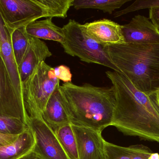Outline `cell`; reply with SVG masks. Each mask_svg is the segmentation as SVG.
I'll list each match as a JSON object with an SVG mask.
<instances>
[{
	"label": "cell",
	"mask_w": 159,
	"mask_h": 159,
	"mask_svg": "<svg viewBox=\"0 0 159 159\" xmlns=\"http://www.w3.org/2000/svg\"><path fill=\"white\" fill-rule=\"evenodd\" d=\"M115 96L111 126L126 135L159 143V111L148 95L139 91L120 73L106 72Z\"/></svg>",
	"instance_id": "1"
},
{
	"label": "cell",
	"mask_w": 159,
	"mask_h": 159,
	"mask_svg": "<svg viewBox=\"0 0 159 159\" xmlns=\"http://www.w3.org/2000/svg\"><path fill=\"white\" fill-rule=\"evenodd\" d=\"M59 90L71 124L100 132L111 126L115 107L112 86L68 82L60 85Z\"/></svg>",
	"instance_id": "2"
},
{
	"label": "cell",
	"mask_w": 159,
	"mask_h": 159,
	"mask_svg": "<svg viewBox=\"0 0 159 159\" xmlns=\"http://www.w3.org/2000/svg\"><path fill=\"white\" fill-rule=\"evenodd\" d=\"M111 62L137 89L149 95L159 89V44L104 46Z\"/></svg>",
	"instance_id": "3"
},
{
	"label": "cell",
	"mask_w": 159,
	"mask_h": 159,
	"mask_svg": "<svg viewBox=\"0 0 159 159\" xmlns=\"http://www.w3.org/2000/svg\"><path fill=\"white\" fill-rule=\"evenodd\" d=\"M60 86L55 68L43 62L22 84L23 104L29 119L42 117L48 102Z\"/></svg>",
	"instance_id": "4"
},
{
	"label": "cell",
	"mask_w": 159,
	"mask_h": 159,
	"mask_svg": "<svg viewBox=\"0 0 159 159\" xmlns=\"http://www.w3.org/2000/svg\"><path fill=\"white\" fill-rule=\"evenodd\" d=\"M62 29L64 38L61 45L65 53L78 57L84 62L100 64L119 72L105 52L104 46L87 34L83 24L70 19Z\"/></svg>",
	"instance_id": "5"
},
{
	"label": "cell",
	"mask_w": 159,
	"mask_h": 159,
	"mask_svg": "<svg viewBox=\"0 0 159 159\" xmlns=\"http://www.w3.org/2000/svg\"><path fill=\"white\" fill-rule=\"evenodd\" d=\"M0 14L12 32L41 18H48L39 0H0Z\"/></svg>",
	"instance_id": "6"
},
{
	"label": "cell",
	"mask_w": 159,
	"mask_h": 159,
	"mask_svg": "<svg viewBox=\"0 0 159 159\" xmlns=\"http://www.w3.org/2000/svg\"><path fill=\"white\" fill-rule=\"evenodd\" d=\"M28 126L34 135L33 151L43 159H70L63 150L55 132L42 117L29 119Z\"/></svg>",
	"instance_id": "7"
},
{
	"label": "cell",
	"mask_w": 159,
	"mask_h": 159,
	"mask_svg": "<svg viewBox=\"0 0 159 159\" xmlns=\"http://www.w3.org/2000/svg\"><path fill=\"white\" fill-rule=\"evenodd\" d=\"M0 116L16 118L28 125L29 117L0 53Z\"/></svg>",
	"instance_id": "8"
},
{
	"label": "cell",
	"mask_w": 159,
	"mask_h": 159,
	"mask_svg": "<svg viewBox=\"0 0 159 159\" xmlns=\"http://www.w3.org/2000/svg\"><path fill=\"white\" fill-rule=\"evenodd\" d=\"M77 143L79 159H106L104 139L102 132L72 125Z\"/></svg>",
	"instance_id": "9"
},
{
	"label": "cell",
	"mask_w": 159,
	"mask_h": 159,
	"mask_svg": "<svg viewBox=\"0 0 159 159\" xmlns=\"http://www.w3.org/2000/svg\"><path fill=\"white\" fill-rule=\"evenodd\" d=\"M122 26L126 43L159 44V30L145 16H134L129 23Z\"/></svg>",
	"instance_id": "10"
},
{
	"label": "cell",
	"mask_w": 159,
	"mask_h": 159,
	"mask_svg": "<svg viewBox=\"0 0 159 159\" xmlns=\"http://www.w3.org/2000/svg\"><path fill=\"white\" fill-rule=\"evenodd\" d=\"M88 35L103 46L125 44L122 26L107 19L98 20L83 24Z\"/></svg>",
	"instance_id": "11"
},
{
	"label": "cell",
	"mask_w": 159,
	"mask_h": 159,
	"mask_svg": "<svg viewBox=\"0 0 159 159\" xmlns=\"http://www.w3.org/2000/svg\"><path fill=\"white\" fill-rule=\"evenodd\" d=\"M52 56V53L44 42L30 36L28 49L18 67L22 84L29 78L40 63Z\"/></svg>",
	"instance_id": "12"
},
{
	"label": "cell",
	"mask_w": 159,
	"mask_h": 159,
	"mask_svg": "<svg viewBox=\"0 0 159 159\" xmlns=\"http://www.w3.org/2000/svg\"><path fill=\"white\" fill-rule=\"evenodd\" d=\"M11 33L6 26L0 14V53L5 63L15 89L22 98V82L12 49Z\"/></svg>",
	"instance_id": "13"
},
{
	"label": "cell",
	"mask_w": 159,
	"mask_h": 159,
	"mask_svg": "<svg viewBox=\"0 0 159 159\" xmlns=\"http://www.w3.org/2000/svg\"><path fill=\"white\" fill-rule=\"evenodd\" d=\"M42 117L55 133L61 127L70 123L62 102L59 87L49 98Z\"/></svg>",
	"instance_id": "14"
},
{
	"label": "cell",
	"mask_w": 159,
	"mask_h": 159,
	"mask_svg": "<svg viewBox=\"0 0 159 159\" xmlns=\"http://www.w3.org/2000/svg\"><path fill=\"white\" fill-rule=\"evenodd\" d=\"M106 159H159V154L143 145L128 147L119 146L105 141Z\"/></svg>",
	"instance_id": "15"
},
{
	"label": "cell",
	"mask_w": 159,
	"mask_h": 159,
	"mask_svg": "<svg viewBox=\"0 0 159 159\" xmlns=\"http://www.w3.org/2000/svg\"><path fill=\"white\" fill-rule=\"evenodd\" d=\"M34 135L30 128L12 143L0 146V159H18L33 150Z\"/></svg>",
	"instance_id": "16"
},
{
	"label": "cell",
	"mask_w": 159,
	"mask_h": 159,
	"mask_svg": "<svg viewBox=\"0 0 159 159\" xmlns=\"http://www.w3.org/2000/svg\"><path fill=\"white\" fill-rule=\"evenodd\" d=\"M25 30L30 36L38 39L56 41L61 44L64 40L62 28L56 25L52 21V18L35 21L28 24Z\"/></svg>",
	"instance_id": "17"
},
{
	"label": "cell",
	"mask_w": 159,
	"mask_h": 159,
	"mask_svg": "<svg viewBox=\"0 0 159 159\" xmlns=\"http://www.w3.org/2000/svg\"><path fill=\"white\" fill-rule=\"evenodd\" d=\"M131 0H74L75 9H96L104 13L112 14L114 11L120 8L124 4Z\"/></svg>",
	"instance_id": "18"
},
{
	"label": "cell",
	"mask_w": 159,
	"mask_h": 159,
	"mask_svg": "<svg viewBox=\"0 0 159 159\" xmlns=\"http://www.w3.org/2000/svg\"><path fill=\"white\" fill-rule=\"evenodd\" d=\"M55 133L69 158L79 159L77 143L71 124L61 127Z\"/></svg>",
	"instance_id": "19"
},
{
	"label": "cell",
	"mask_w": 159,
	"mask_h": 159,
	"mask_svg": "<svg viewBox=\"0 0 159 159\" xmlns=\"http://www.w3.org/2000/svg\"><path fill=\"white\" fill-rule=\"evenodd\" d=\"M25 27L15 30L11 33V44L18 67L20 65L29 46L30 36L26 32Z\"/></svg>",
	"instance_id": "20"
},
{
	"label": "cell",
	"mask_w": 159,
	"mask_h": 159,
	"mask_svg": "<svg viewBox=\"0 0 159 159\" xmlns=\"http://www.w3.org/2000/svg\"><path fill=\"white\" fill-rule=\"evenodd\" d=\"M48 15V18H65L74 0H39Z\"/></svg>",
	"instance_id": "21"
},
{
	"label": "cell",
	"mask_w": 159,
	"mask_h": 159,
	"mask_svg": "<svg viewBox=\"0 0 159 159\" xmlns=\"http://www.w3.org/2000/svg\"><path fill=\"white\" fill-rule=\"evenodd\" d=\"M29 128L28 125L19 119L0 116V134L19 135Z\"/></svg>",
	"instance_id": "22"
},
{
	"label": "cell",
	"mask_w": 159,
	"mask_h": 159,
	"mask_svg": "<svg viewBox=\"0 0 159 159\" xmlns=\"http://www.w3.org/2000/svg\"><path fill=\"white\" fill-rule=\"evenodd\" d=\"M156 7H159V0H136L126 8L115 12L114 16L115 18L119 17L131 12Z\"/></svg>",
	"instance_id": "23"
},
{
	"label": "cell",
	"mask_w": 159,
	"mask_h": 159,
	"mask_svg": "<svg viewBox=\"0 0 159 159\" xmlns=\"http://www.w3.org/2000/svg\"><path fill=\"white\" fill-rule=\"evenodd\" d=\"M56 77L59 80H62L64 83L72 82V74L70 68L66 65H60L55 68Z\"/></svg>",
	"instance_id": "24"
},
{
	"label": "cell",
	"mask_w": 159,
	"mask_h": 159,
	"mask_svg": "<svg viewBox=\"0 0 159 159\" xmlns=\"http://www.w3.org/2000/svg\"><path fill=\"white\" fill-rule=\"evenodd\" d=\"M149 19L159 30V7L149 8Z\"/></svg>",
	"instance_id": "25"
},
{
	"label": "cell",
	"mask_w": 159,
	"mask_h": 159,
	"mask_svg": "<svg viewBox=\"0 0 159 159\" xmlns=\"http://www.w3.org/2000/svg\"><path fill=\"white\" fill-rule=\"evenodd\" d=\"M19 135H5L0 134V146L12 143L16 141Z\"/></svg>",
	"instance_id": "26"
},
{
	"label": "cell",
	"mask_w": 159,
	"mask_h": 159,
	"mask_svg": "<svg viewBox=\"0 0 159 159\" xmlns=\"http://www.w3.org/2000/svg\"><path fill=\"white\" fill-rule=\"evenodd\" d=\"M18 159H43L37 153L32 150L28 154L22 156Z\"/></svg>",
	"instance_id": "27"
},
{
	"label": "cell",
	"mask_w": 159,
	"mask_h": 159,
	"mask_svg": "<svg viewBox=\"0 0 159 159\" xmlns=\"http://www.w3.org/2000/svg\"><path fill=\"white\" fill-rule=\"evenodd\" d=\"M159 111V89L148 95Z\"/></svg>",
	"instance_id": "28"
},
{
	"label": "cell",
	"mask_w": 159,
	"mask_h": 159,
	"mask_svg": "<svg viewBox=\"0 0 159 159\" xmlns=\"http://www.w3.org/2000/svg\"><path fill=\"white\" fill-rule=\"evenodd\" d=\"M0 52H1V44H0Z\"/></svg>",
	"instance_id": "29"
},
{
	"label": "cell",
	"mask_w": 159,
	"mask_h": 159,
	"mask_svg": "<svg viewBox=\"0 0 159 159\" xmlns=\"http://www.w3.org/2000/svg\"></svg>",
	"instance_id": "30"
}]
</instances>
